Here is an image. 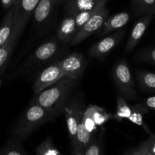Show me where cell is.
<instances>
[{
    "label": "cell",
    "mask_w": 155,
    "mask_h": 155,
    "mask_svg": "<svg viewBox=\"0 0 155 155\" xmlns=\"http://www.w3.org/2000/svg\"><path fill=\"white\" fill-rule=\"evenodd\" d=\"M154 16V15H146L141 16L139 21L133 27L131 33H130V37H129L125 47L126 53H130V51H133L135 47L140 42L141 39L145 34V31L148 29L149 24H151Z\"/></svg>",
    "instance_id": "cell-12"
},
{
    "label": "cell",
    "mask_w": 155,
    "mask_h": 155,
    "mask_svg": "<svg viewBox=\"0 0 155 155\" xmlns=\"http://www.w3.org/2000/svg\"><path fill=\"white\" fill-rule=\"evenodd\" d=\"M15 5H12L2 21L0 25V46L4 45L10 39L15 21Z\"/></svg>",
    "instance_id": "cell-16"
},
{
    "label": "cell",
    "mask_w": 155,
    "mask_h": 155,
    "mask_svg": "<svg viewBox=\"0 0 155 155\" xmlns=\"http://www.w3.org/2000/svg\"><path fill=\"white\" fill-rule=\"evenodd\" d=\"M87 108L90 111L96 125L99 127H101L105 123L114 118V115L111 113H108L105 109L98 105L90 104Z\"/></svg>",
    "instance_id": "cell-22"
},
{
    "label": "cell",
    "mask_w": 155,
    "mask_h": 155,
    "mask_svg": "<svg viewBox=\"0 0 155 155\" xmlns=\"http://www.w3.org/2000/svg\"><path fill=\"white\" fill-rule=\"evenodd\" d=\"M132 10L135 15H155V0H132Z\"/></svg>",
    "instance_id": "cell-20"
},
{
    "label": "cell",
    "mask_w": 155,
    "mask_h": 155,
    "mask_svg": "<svg viewBox=\"0 0 155 155\" xmlns=\"http://www.w3.org/2000/svg\"><path fill=\"white\" fill-rule=\"evenodd\" d=\"M108 15L109 10L106 7V5L100 7L85 23L82 28L77 32V34L75 35L74 39L70 43V45L74 46V45H78L86 38L100 30L104 25L107 18H108Z\"/></svg>",
    "instance_id": "cell-8"
},
{
    "label": "cell",
    "mask_w": 155,
    "mask_h": 155,
    "mask_svg": "<svg viewBox=\"0 0 155 155\" xmlns=\"http://www.w3.org/2000/svg\"><path fill=\"white\" fill-rule=\"evenodd\" d=\"M71 101L74 104V108L77 115L78 120V130H77V141L83 148L92 142L96 135H92L87 131L84 124V111L86 110L84 101L80 95H75L71 97ZM98 135V134H97Z\"/></svg>",
    "instance_id": "cell-11"
},
{
    "label": "cell",
    "mask_w": 155,
    "mask_h": 155,
    "mask_svg": "<svg viewBox=\"0 0 155 155\" xmlns=\"http://www.w3.org/2000/svg\"><path fill=\"white\" fill-rule=\"evenodd\" d=\"M20 2V0H15V3H14V5H15V6L17 5L18 4V2Z\"/></svg>",
    "instance_id": "cell-33"
},
{
    "label": "cell",
    "mask_w": 155,
    "mask_h": 155,
    "mask_svg": "<svg viewBox=\"0 0 155 155\" xmlns=\"http://www.w3.org/2000/svg\"><path fill=\"white\" fill-rule=\"evenodd\" d=\"M136 80L139 87L145 92H155V74L147 71H136Z\"/></svg>",
    "instance_id": "cell-18"
},
{
    "label": "cell",
    "mask_w": 155,
    "mask_h": 155,
    "mask_svg": "<svg viewBox=\"0 0 155 155\" xmlns=\"http://www.w3.org/2000/svg\"><path fill=\"white\" fill-rule=\"evenodd\" d=\"M84 124L85 127L89 133L92 135L98 134V126L95 124L90 111L87 107H86L84 111Z\"/></svg>",
    "instance_id": "cell-29"
},
{
    "label": "cell",
    "mask_w": 155,
    "mask_h": 155,
    "mask_svg": "<svg viewBox=\"0 0 155 155\" xmlns=\"http://www.w3.org/2000/svg\"><path fill=\"white\" fill-rule=\"evenodd\" d=\"M64 114L65 119H66L67 127H68L71 146H74V145L78 144V141H77L78 120H77V112L74 108V104L71 101V98L65 107Z\"/></svg>",
    "instance_id": "cell-14"
},
{
    "label": "cell",
    "mask_w": 155,
    "mask_h": 155,
    "mask_svg": "<svg viewBox=\"0 0 155 155\" xmlns=\"http://www.w3.org/2000/svg\"><path fill=\"white\" fill-rule=\"evenodd\" d=\"M130 15L127 12H120L117 15L107 18L100 30L101 36L108 35L110 33L122 29L130 21Z\"/></svg>",
    "instance_id": "cell-15"
},
{
    "label": "cell",
    "mask_w": 155,
    "mask_h": 155,
    "mask_svg": "<svg viewBox=\"0 0 155 155\" xmlns=\"http://www.w3.org/2000/svg\"><path fill=\"white\" fill-rule=\"evenodd\" d=\"M22 142L21 140L12 136L0 148V155H27Z\"/></svg>",
    "instance_id": "cell-21"
},
{
    "label": "cell",
    "mask_w": 155,
    "mask_h": 155,
    "mask_svg": "<svg viewBox=\"0 0 155 155\" xmlns=\"http://www.w3.org/2000/svg\"><path fill=\"white\" fill-rule=\"evenodd\" d=\"M39 0H20L15 6L13 30L9 40L15 48L26 26L34 14Z\"/></svg>",
    "instance_id": "cell-6"
},
{
    "label": "cell",
    "mask_w": 155,
    "mask_h": 155,
    "mask_svg": "<svg viewBox=\"0 0 155 155\" xmlns=\"http://www.w3.org/2000/svg\"><path fill=\"white\" fill-rule=\"evenodd\" d=\"M143 104H145L149 110H155V95L154 96H151L145 98L143 101Z\"/></svg>",
    "instance_id": "cell-31"
},
{
    "label": "cell",
    "mask_w": 155,
    "mask_h": 155,
    "mask_svg": "<svg viewBox=\"0 0 155 155\" xmlns=\"http://www.w3.org/2000/svg\"><path fill=\"white\" fill-rule=\"evenodd\" d=\"M36 155H62L53 143L51 137H47L35 149Z\"/></svg>",
    "instance_id": "cell-25"
},
{
    "label": "cell",
    "mask_w": 155,
    "mask_h": 155,
    "mask_svg": "<svg viewBox=\"0 0 155 155\" xmlns=\"http://www.w3.org/2000/svg\"><path fill=\"white\" fill-rule=\"evenodd\" d=\"M108 0H66L64 4L65 15L76 17L77 33L82 28L90 17Z\"/></svg>",
    "instance_id": "cell-5"
},
{
    "label": "cell",
    "mask_w": 155,
    "mask_h": 155,
    "mask_svg": "<svg viewBox=\"0 0 155 155\" xmlns=\"http://www.w3.org/2000/svg\"><path fill=\"white\" fill-rule=\"evenodd\" d=\"M132 110H133V111H132L131 116L128 119L129 120L133 122V124H136V125L141 126V127H143L145 132L149 135L152 134L149 129H148V127H147L146 124L143 121V116L149 111V109L142 102L135 104L134 106L132 107Z\"/></svg>",
    "instance_id": "cell-19"
},
{
    "label": "cell",
    "mask_w": 155,
    "mask_h": 155,
    "mask_svg": "<svg viewBox=\"0 0 155 155\" xmlns=\"http://www.w3.org/2000/svg\"><path fill=\"white\" fill-rule=\"evenodd\" d=\"M61 67L65 76L75 81L83 77L86 67V59L80 53L74 52L60 60Z\"/></svg>",
    "instance_id": "cell-10"
},
{
    "label": "cell",
    "mask_w": 155,
    "mask_h": 155,
    "mask_svg": "<svg viewBox=\"0 0 155 155\" xmlns=\"http://www.w3.org/2000/svg\"><path fill=\"white\" fill-rule=\"evenodd\" d=\"M77 82L65 76L54 84L35 95L30 103L43 107L51 114L54 120L64 114Z\"/></svg>",
    "instance_id": "cell-1"
},
{
    "label": "cell",
    "mask_w": 155,
    "mask_h": 155,
    "mask_svg": "<svg viewBox=\"0 0 155 155\" xmlns=\"http://www.w3.org/2000/svg\"><path fill=\"white\" fill-rule=\"evenodd\" d=\"M65 74L61 67L60 60L52 61L38 73L33 84L35 95L39 93L60 80Z\"/></svg>",
    "instance_id": "cell-7"
},
{
    "label": "cell",
    "mask_w": 155,
    "mask_h": 155,
    "mask_svg": "<svg viewBox=\"0 0 155 155\" xmlns=\"http://www.w3.org/2000/svg\"><path fill=\"white\" fill-rule=\"evenodd\" d=\"M54 120L49 112L36 104H30L19 117L12 130V136L22 142L48 121Z\"/></svg>",
    "instance_id": "cell-2"
},
{
    "label": "cell",
    "mask_w": 155,
    "mask_h": 155,
    "mask_svg": "<svg viewBox=\"0 0 155 155\" xmlns=\"http://www.w3.org/2000/svg\"><path fill=\"white\" fill-rule=\"evenodd\" d=\"M155 145V135H150V137L145 142H142L136 148L128 151L124 155H147L151 152Z\"/></svg>",
    "instance_id": "cell-26"
},
{
    "label": "cell",
    "mask_w": 155,
    "mask_h": 155,
    "mask_svg": "<svg viewBox=\"0 0 155 155\" xmlns=\"http://www.w3.org/2000/svg\"><path fill=\"white\" fill-rule=\"evenodd\" d=\"M126 33L125 29L108 34L98 42H95L89 49V55L92 58H102L109 54L114 48H116L119 42L122 40Z\"/></svg>",
    "instance_id": "cell-9"
},
{
    "label": "cell",
    "mask_w": 155,
    "mask_h": 155,
    "mask_svg": "<svg viewBox=\"0 0 155 155\" xmlns=\"http://www.w3.org/2000/svg\"><path fill=\"white\" fill-rule=\"evenodd\" d=\"M84 153L85 155H104V142L101 132L85 147Z\"/></svg>",
    "instance_id": "cell-24"
},
{
    "label": "cell",
    "mask_w": 155,
    "mask_h": 155,
    "mask_svg": "<svg viewBox=\"0 0 155 155\" xmlns=\"http://www.w3.org/2000/svg\"><path fill=\"white\" fill-rule=\"evenodd\" d=\"M1 2L2 5L5 9H9L15 3V0H1Z\"/></svg>",
    "instance_id": "cell-32"
},
{
    "label": "cell",
    "mask_w": 155,
    "mask_h": 155,
    "mask_svg": "<svg viewBox=\"0 0 155 155\" xmlns=\"http://www.w3.org/2000/svg\"><path fill=\"white\" fill-rule=\"evenodd\" d=\"M71 155H85L84 148L79 143L71 146Z\"/></svg>",
    "instance_id": "cell-30"
},
{
    "label": "cell",
    "mask_w": 155,
    "mask_h": 155,
    "mask_svg": "<svg viewBox=\"0 0 155 155\" xmlns=\"http://www.w3.org/2000/svg\"><path fill=\"white\" fill-rule=\"evenodd\" d=\"M14 47L10 40L0 46V75L4 72L9 61Z\"/></svg>",
    "instance_id": "cell-27"
},
{
    "label": "cell",
    "mask_w": 155,
    "mask_h": 155,
    "mask_svg": "<svg viewBox=\"0 0 155 155\" xmlns=\"http://www.w3.org/2000/svg\"><path fill=\"white\" fill-rule=\"evenodd\" d=\"M58 0H39L33 14L36 24H42L46 22L54 11V5Z\"/></svg>",
    "instance_id": "cell-17"
},
{
    "label": "cell",
    "mask_w": 155,
    "mask_h": 155,
    "mask_svg": "<svg viewBox=\"0 0 155 155\" xmlns=\"http://www.w3.org/2000/svg\"><path fill=\"white\" fill-rule=\"evenodd\" d=\"M77 34L76 17L74 15H65L57 32V38L63 44H70Z\"/></svg>",
    "instance_id": "cell-13"
},
{
    "label": "cell",
    "mask_w": 155,
    "mask_h": 155,
    "mask_svg": "<svg viewBox=\"0 0 155 155\" xmlns=\"http://www.w3.org/2000/svg\"><path fill=\"white\" fill-rule=\"evenodd\" d=\"M134 60L155 65V47H151L140 51L135 56Z\"/></svg>",
    "instance_id": "cell-28"
},
{
    "label": "cell",
    "mask_w": 155,
    "mask_h": 155,
    "mask_svg": "<svg viewBox=\"0 0 155 155\" xmlns=\"http://www.w3.org/2000/svg\"><path fill=\"white\" fill-rule=\"evenodd\" d=\"M112 77L118 95L127 100H135L137 98L133 74L125 60L120 61L114 66Z\"/></svg>",
    "instance_id": "cell-4"
},
{
    "label": "cell",
    "mask_w": 155,
    "mask_h": 155,
    "mask_svg": "<svg viewBox=\"0 0 155 155\" xmlns=\"http://www.w3.org/2000/svg\"><path fill=\"white\" fill-rule=\"evenodd\" d=\"M60 50L58 39H52L43 42L17 68L10 76V79L26 77L43 67L58 54Z\"/></svg>",
    "instance_id": "cell-3"
},
{
    "label": "cell",
    "mask_w": 155,
    "mask_h": 155,
    "mask_svg": "<svg viewBox=\"0 0 155 155\" xmlns=\"http://www.w3.org/2000/svg\"><path fill=\"white\" fill-rule=\"evenodd\" d=\"M132 107L127 103V99L118 95L117 98V110L114 115V119L121 122L125 119H129L132 114Z\"/></svg>",
    "instance_id": "cell-23"
}]
</instances>
